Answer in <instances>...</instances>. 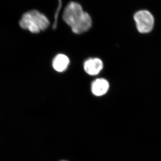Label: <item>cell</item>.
I'll return each instance as SVG.
<instances>
[{
  "label": "cell",
  "instance_id": "1",
  "mask_svg": "<svg viewBox=\"0 0 161 161\" xmlns=\"http://www.w3.org/2000/svg\"><path fill=\"white\" fill-rule=\"evenodd\" d=\"M63 19L76 34L86 32L92 26L91 16L76 2H71L67 5L64 11Z\"/></svg>",
  "mask_w": 161,
  "mask_h": 161
},
{
  "label": "cell",
  "instance_id": "2",
  "mask_svg": "<svg viewBox=\"0 0 161 161\" xmlns=\"http://www.w3.org/2000/svg\"><path fill=\"white\" fill-rule=\"evenodd\" d=\"M22 29L32 33H39L49 27L50 22L45 15L36 9L30 10L22 15L19 22Z\"/></svg>",
  "mask_w": 161,
  "mask_h": 161
},
{
  "label": "cell",
  "instance_id": "3",
  "mask_svg": "<svg viewBox=\"0 0 161 161\" xmlns=\"http://www.w3.org/2000/svg\"><path fill=\"white\" fill-rule=\"evenodd\" d=\"M134 19L137 30L141 33H148L153 29L154 18L148 10H142L137 11L134 14Z\"/></svg>",
  "mask_w": 161,
  "mask_h": 161
},
{
  "label": "cell",
  "instance_id": "4",
  "mask_svg": "<svg viewBox=\"0 0 161 161\" xmlns=\"http://www.w3.org/2000/svg\"><path fill=\"white\" fill-rule=\"evenodd\" d=\"M102 61L98 58H90L84 64V69L88 75L95 76L98 75L103 69Z\"/></svg>",
  "mask_w": 161,
  "mask_h": 161
},
{
  "label": "cell",
  "instance_id": "5",
  "mask_svg": "<svg viewBox=\"0 0 161 161\" xmlns=\"http://www.w3.org/2000/svg\"><path fill=\"white\" fill-rule=\"evenodd\" d=\"M109 88V84L108 80L103 78H98L92 82L91 89L93 95L101 96L106 94Z\"/></svg>",
  "mask_w": 161,
  "mask_h": 161
},
{
  "label": "cell",
  "instance_id": "6",
  "mask_svg": "<svg viewBox=\"0 0 161 161\" xmlns=\"http://www.w3.org/2000/svg\"><path fill=\"white\" fill-rule=\"evenodd\" d=\"M69 60L66 55L60 54L57 55L53 60V68L56 71L63 72L68 67Z\"/></svg>",
  "mask_w": 161,
  "mask_h": 161
}]
</instances>
